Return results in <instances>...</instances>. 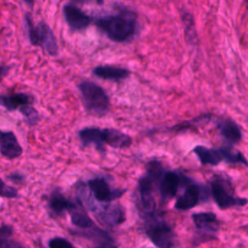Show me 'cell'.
Listing matches in <instances>:
<instances>
[{"label":"cell","mask_w":248,"mask_h":248,"mask_svg":"<svg viewBox=\"0 0 248 248\" xmlns=\"http://www.w3.org/2000/svg\"><path fill=\"white\" fill-rule=\"evenodd\" d=\"M94 21L109 40L116 43L131 40L137 32V16L132 11L98 16Z\"/></svg>","instance_id":"1"},{"label":"cell","mask_w":248,"mask_h":248,"mask_svg":"<svg viewBox=\"0 0 248 248\" xmlns=\"http://www.w3.org/2000/svg\"><path fill=\"white\" fill-rule=\"evenodd\" d=\"M146 172L150 174L156 182V188L159 192L162 202H168L173 199L182 183H185L188 177L176 170H167L158 161H151L147 165Z\"/></svg>","instance_id":"2"},{"label":"cell","mask_w":248,"mask_h":248,"mask_svg":"<svg viewBox=\"0 0 248 248\" xmlns=\"http://www.w3.org/2000/svg\"><path fill=\"white\" fill-rule=\"evenodd\" d=\"M208 189L210 196L220 209L244 206L248 203L247 199L235 195L231 179L224 175H213L209 181Z\"/></svg>","instance_id":"3"},{"label":"cell","mask_w":248,"mask_h":248,"mask_svg":"<svg viewBox=\"0 0 248 248\" xmlns=\"http://www.w3.org/2000/svg\"><path fill=\"white\" fill-rule=\"evenodd\" d=\"M144 216V232L158 248H175L176 234L172 227L158 213Z\"/></svg>","instance_id":"4"},{"label":"cell","mask_w":248,"mask_h":248,"mask_svg":"<svg viewBox=\"0 0 248 248\" xmlns=\"http://www.w3.org/2000/svg\"><path fill=\"white\" fill-rule=\"evenodd\" d=\"M83 105L87 111L96 116L105 115L109 109V98L97 83L83 80L78 85Z\"/></svg>","instance_id":"5"},{"label":"cell","mask_w":248,"mask_h":248,"mask_svg":"<svg viewBox=\"0 0 248 248\" xmlns=\"http://www.w3.org/2000/svg\"><path fill=\"white\" fill-rule=\"evenodd\" d=\"M29 41L33 46H42L49 55H56L58 45L50 27L44 21L34 25L29 15L25 16Z\"/></svg>","instance_id":"6"},{"label":"cell","mask_w":248,"mask_h":248,"mask_svg":"<svg viewBox=\"0 0 248 248\" xmlns=\"http://www.w3.org/2000/svg\"><path fill=\"white\" fill-rule=\"evenodd\" d=\"M208 187L199 184L189 178L183 193L176 199L174 208L185 211L194 208L201 202H204L209 198Z\"/></svg>","instance_id":"7"},{"label":"cell","mask_w":248,"mask_h":248,"mask_svg":"<svg viewBox=\"0 0 248 248\" xmlns=\"http://www.w3.org/2000/svg\"><path fill=\"white\" fill-rule=\"evenodd\" d=\"M191 217L199 235V240L196 242L197 244L216 239L220 222L215 213L208 211L197 212L192 214Z\"/></svg>","instance_id":"8"},{"label":"cell","mask_w":248,"mask_h":248,"mask_svg":"<svg viewBox=\"0 0 248 248\" xmlns=\"http://www.w3.org/2000/svg\"><path fill=\"white\" fill-rule=\"evenodd\" d=\"M156 189L155 179L147 172L139 179V194L143 215L157 212L155 201Z\"/></svg>","instance_id":"9"},{"label":"cell","mask_w":248,"mask_h":248,"mask_svg":"<svg viewBox=\"0 0 248 248\" xmlns=\"http://www.w3.org/2000/svg\"><path fill=\"white\" fill-rule=\"evenodd\" d=\"M93 197L101 202H109L120 198L126 189H111L103 177H95L87 182Z\"/></svg>","instance_id":"10"},{"label":"cell","mask_w":248,"mask_h":248,"mask_svg":"<svg viewBox=\"0 0 248 248\" xmlns=\"http://www.w3.org/2000/svg\"><path fill=\"white\" fill-rule=\"evenodd\" d=\"M65 20L73 31L85 30L91 23V17L74 3H67L63 7Z\"/></svg>","instance_id":"11"},{"label":"cell","mask_w":248,"mask_h":248,"mask_svg":"<svg viewBox=\"0 0 248 248\" xmlns=\"http://www.w3.org/2000/svg\"><path fill=\"white\" fill-rule=\"evenodd\" d=\"M97 218L108 226H118L126 220L124 208L119 204H106L94 212Z\"/></svg>","instance_id":"12"},{"label":"cell","mask_w":248,"mask_h":248,"mask_svg":"<svg viewBox=\"0 0 248 248\" xmlns=\"http://www.w3.org/2000/svg\"><path fill=\"white\" fill-rule=\"evenodd\" d=\"M217 129L220 136L231 145L240 142L242 132L238 124L230 117H222L217 121Z\"/></svg>","instance_id":"13"},{"label":"cell","mask_w":248,"mask_h":248,"mask_svg":"<svg viewBox=\"0 0 248 248\" xmlns=\"http://www.w3.org/2000/svg\"><path fill=\"white\" fill-rule=\"evenodd\" d=\"M0 153L8 159H16L22 154V147L14 132L0 130Z\"/></svg>","instance_id":"14"},{"label":"cell","mask_w":248,"mask_h":248,"mask_svg":"<svg viewBox=\"0 0 248 248\" xmlns=\"http://www.w3.org/2000/svg\"><path fill=\"white\" fill-rule=\"evenodd\" d=\"M102 138L105 145L113 148H127L132 144V138L113 128L102 129Z\"/></svg>","instance_id":"15"},{"label":"cell","mask_w":248,"mask_h":248,"mask_svg":"<svg viewBox=\"0 0 248 248\" xmlns=\"http://www.w3.org/2000/svg\"><path fill=\"white\" fill-rule=\"evenodd\" d=\"M34 98L25 93H13L8 95L0 94V106L4 107L9 111L20 109L26 106H31Z\"/></svg>","instance_id":"16"},{"label":"cell","mask_w":248,"mask_h":248,"mask_svg":"<svg viewBox=\"0 0 248 248\" xmlns=\"http://www.w3.org/2000/svg\"><path fill=\"white\" fill-rule=\"evenodd\" d=\"M78 137L83 147L94 144L100 153L106 152V145L103 142L102 129L97 127H85L78 132Z\"/></svg>","instance_id":"17"},{"label":"cell","mask_w":248,"mask_h":248,"mask_svg":"<svg viewBox=\"0 0 248 248\" xmlns=\"http://www.w3.org/2000/svg\"><path fill=\"white\" fill-rule=\"evenodd\" d=\"M131 72L128 69L111 65H102L93 69V75L107 80L120 81L127 78Z\"/></svg>","instance_id":"18"},{"label":"cell","mask_w":248,"mask_h":248,"mask_svg":"<svg viewBox=\"0 0 248 248\" xmlns=\"http://www.w3.org/2000/svg\"><path fill=\"white\" fill-rule=\"evenodd\" d=\"M193 152L202 165L204 166H217L223 160V154L220 148H208L203 145H197L194 147Z\"/></svg>","instance_id":"19"},{"label":"cell","mask_w":248,"mask_h":248,"mask_svg":"<svg viewBox=\"0 0 248 248\" xmlns=\"http://www.w3.org/2000/svg\"><path fill=\"white\" fill-rule=\"evenodd\" d=\"M75 202L67 199L59 189H55L51 192L48 200V205L52 212L57 215L63 214L65 211H69Z\"/></svg>","instance_id":"20"},{"label":"cell","mask_w":248,"mask_h":248,"mask_svg":"<svg viewBox=\"0 0 248 248\" xmlns=\"http://www.w3.org/2000/svg\"><path fill=\"white\" fill-rule=\"evenodd\" d=\"M69 213L71 216V221L73 225H75L76 227L85 230H91L94 227H96L94 222L86 214V212L80 204L74 203L72 208L69 210Z\"/></svg>","instance_id":"21"},{"label":"cell","mask_w":248,"mask_h":248,"mask_svg":"<svg viewBox=\"0 0 248 248\" xmlns=\"http://www.w3.org/2000/svg\"><path fill=\"white\" fill-rule=\"evenodd\" d=\"M181 19H182L184 31H185V40L190 45H196L198 41V37H197L193 16L189 12L184 11L181 13Z\"/></svg>","instance_id":"22"},{"label":"cell","mask_w":248,"mask_h":248,"mask_svg":"<svg viewBox=\"0 0 248 248\" xmlns=\"http://www.w3.org/2000/svg\"><path fill=\"white\" fill-rule=\"evenodd\" d=\"M220 149L223 154V160L226 163L232 165H243L244 167H248V161L240 151L232 148V146H222L220 147Z\"/></svg>","instance_id":"23"},{"label":"cell","mask_w":248,"mask_h":248,"mask_svg":"<svg viewBox=\"0 0 248 248\" xmlns=\"http://www.w3.org/2000/svg\"><path fill=\"white\" fill-rule=\"evenodd\" d=\"M20 113L24 116L27 124L29 125H35L39 121V113L36 108H34L32 106H26L19 109Z\"/></svg>","instance_id":"24"},{"label":"cell","mask_w":248,"mask_h":248,"mask_svg":"<svg viewBox=\"0 0 248 248\" xmlns=\"http://www.w3.org/2000/svg\"><path fill=\"white\" fill-rule=\"evenodd\" d=\"M0 197L3 198H16L17 197V190L10 185H7L0 177Z\"/></svg>","instance_id":"25"},{"label":"cell","mask_w":248,"mask_h":248,"mask_svg":"<svg viewBox=\"0 0 248 248\" xmlns=\"http://www.w3.org/2000/svg\"><path fill=\"white\" fill-rule=\"evenodd\" d=\"M13 234V228L9 225H2L0 227V248L10 242Z\"/></svg>","instance_id":"26"},{"label":"cell","mask_w":248,"mask_h":248,"mask_svg":"<svg viewBox=\"0 0 248 248\" xmlns=\"http://www.w3.org/2000/svg\"><path fill=\"white\" fill-rule=\"evenodd\" d=\"M49 248H76L70 241L63 237H53L48 242Z\"/></svg>","instance_id":"27"},{"label":"cell","mask_w":248,"mask_h":248,"mask_svg":"<svg viewBox=\"0 0 248 248\" xmlns=\"http://www.w3.org/2000/svg\"><path fill=\"white\" fill-rule=\"evenodd\" d=\"M8 177H9L10 180H12V181H14V182H16V183H21V182H23L24 179H25L24 175L21 174L20 172H13V173H11Z\"/></svg>","instance_id":"28"},{"label":"cell","mask_w":248,"mask_h":248,"mask_svg":"<svg viewBox=\"0 0 248 248\" xmlns=\"http://www.w3.org/2000/svg\"><path fill=\"white\" fill-rule=\"evenodd\" d=\"M2 248H25L23 247L21 244L17 243V242H8L6 245H4Z\"/></svg>","instance_id":"29"},{"label":"cell","mask_w":248,"mask_h":248,"mask_svg":"<svg viewBox=\"0 0 248 248\" xmlns=\"http://www.w3.org/2000/svg\"><path fill=\"white\" fill-rule=\"evenodd\" d=\"M95 248H118V247H116V246H115L114 244H112L110 241H106V242L100 244L99 246H97V247H95Z\"/></svg>","instance_id":"30"},{"label":"cell","mask_w":248,"mask_h":248,"mask_svg":"<svg viewBox=\"0 0 248 248\" xmlns=\"http://www.w3.org/2000/svg\"><path fill=\"white\" fill-rule=\"evenodd\" d=\"M9 71V67L5 66V65H0V78L2 77H4Z\"/></svg>","instance_id":"31"}]
</instances>
